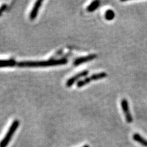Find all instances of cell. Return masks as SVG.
Wrapping results in <instances>:
<instances>
[{"label":"cell","mask_w":147,"mask_h":147,"mask_svg":"<svg viewBox=\"0 0 147 147\" xmlns=\"http://www.w3.org/2000/svg\"><path fill=\"white\" fill-rule=\"evenodd\" d=\"M67 63L66 58L61 59H50L47 61H22L17 64V65L20 67H49L64 65Z\"/></svg>","instance_id":"cell-1"},{"label":"cell","mask_w":147,"mask_h":147,"mask_svg":"<svg viewBox=\"0 0 147 147\" xmlns=\"http://www.w3.org/2000/svg\"><path fill=\"white\" fill-rule=\"evenodd\" d=\"M100 1H98V0L93 1L88 7H86V11L88 12H94L100 6Z\"/></svg>","instance_id":"cell-8"},{"label":"cell","mask_w":147,"mask_h":147,"mask_svg":"<svg viewBox=\"0 0 147 147\" xmlns=\"http://www.w3.org/2000/svg\"><path fill=\"white\" fill-rule=\"evenodd\" d=\"M133 139L137 142L138 143L141 144L142 146L147 147V140H145L144 138L142 137L140 134H134V136H133Z\"/></svg>","instance_id":"cell-10"},{"label":"cell","mask_w":147,"mask_h":147,"mask_svg":"<svg viewBox=\"0 0 147 147\" xmlns=\"http://www.w3.org/2000/svg\"><path fill=\"white\" fill-rule=\"evenodd\" d=\"M17 65V63L13 59L7 60H0V67H13Z\"/></svg>","instance_id":"cell-9"},{"label":"cell","mask_w":147,"mask_h":147,"mask_svg":"<svg viewBox=\"0 0 147 147\" xmlns=\"http://www.w3.org/2000/svg\"><path fill=\"white\" fill-rule=\"evenodd\" d=\"M107 76V74L104 72L94 74L91 76L89 77H86L84 79L78 81L77 83V86L78 88H82V87L88 85L91 81H96V80L103 79Z\"/></svg>","instance_id":"cell-2"},{"label":"cell","mask_w":147,"mask_h":147,"mask_svg":"<svg viewBox=\"0 0 147 147\" xmlns=\"http://www.w3.org/2000/svg\"><path fill=\"white\" fill-rule=\"evenodd\" d=\"M42 1H37L35 3L33 9H32L31 12L30 13V16L31 20H34L36 18L37 16H38L39 9L41 7V5H42Z\"/></svg>","instance_id":"cell-7"},{"label":"cell","mask_w":147,"mask_h":147,"mask_svg":"<svg viewBox=\"0 0 147 147\" xmlns=\"http://www.w3.org/2000/svg\"><path fill=\"white\" fill-rule=\"evenodd\" d=\"M89 73V71H87V70H85V71H82L79 73L77 74L76 75L74 76L73 77H71L70 79H69L67 82H66V86L68 87V88H69V87H71L74 84H75V83L77 81L79 80L80 79H81V78H83L85 76H86Z\"/></svg>","instance_id":"cell-5"},{"label":"cell","mask_w":147,"mask_h":147,"mask_svg":"<svg viewBox=\"0 0 147 147\" xmlns=\"http://www.w3.org/2000/svg\"><path fill=\"white\" fill-rule=\"evenodd\" d=\"M18 125H19V121L18 120L13 121L11 126L9 127L7 134L4 136L1 142H0V147H6L8 145L12 136L14 134V132L16 131L17 127H18Z\"/></svg>","instance_id":"cell-3"},{"label":"cell","mask_w":147,"mask_h":147,"mask_svg":"<svg viewBox=\"0 0 147 147\" xmlns=\"http://www.w3.org/2000/svg\"><path fill=\"white\" fill-rule=\"evenodd\" d=\"M82 147H90V146L89 145H85L84 146H83Z\"/></svg>","instance_id":"cell-13"},{"label":"cell","mask_w":147,"mask_h":147,"mask_svg":"<svg viewBox=\"0 0 147 147\" xmlns=\"http://www.w3.org/2000/svg\"><path fill=\"white\" fill-rule=\"evenodd\" d=\"M121 107L122 110L123 111L124 115H125L126 121L128 123H131L133 121L132 116L130 112L129 106V103L127 99H123L121 100Z\"/></svg>","instance_id":"cell-4"},{"label":"cell","mask_w":147,"mask_h":147,"mask_svg":"<svg viewBox=\"0 0 147 147\" xmlns=\"http://www.w3.org/2000/svg\"><path fill=\"white\" fill-rule=\"evenodd\" d=\"M115 16V13L112 9H108L105 12V18L108 21L112 20Z\"/></svg>","instance_id":"cell-11"},{"label":"cell","mask_w":147,"mask_h":147,"mask_svg":"<svg viewBox=\"0 0 147 147\" xmlns=\"http://www.w3.org/2000/svg\"><path fill=\"white\" fill-rule=\"evenodd\" d=\"M6 4H4V5L2 6V7L0 8V15H1V13L4 11V9H6Z\"/></svg>","instance_id":"cell-12"},{"label":"cell","mask_w":147,"mask_h":147,"mask_svg":"<svg viewBox=\"0 0 147 147\" xmlns=\"http://www.w3.org/2000/svg\"><path fill=\"white\" fill-rule=\"evenodd\" d=\"M96 58H97V55L91 54L89 55H87V56L77 58L76 59H75V61H74L73 64H74V66H77L80 65V64H84L85 63H87L88 61H91L92 60H93V59H94Z\"/></svg>","instance_id":"cell-6"}]
</instances>
